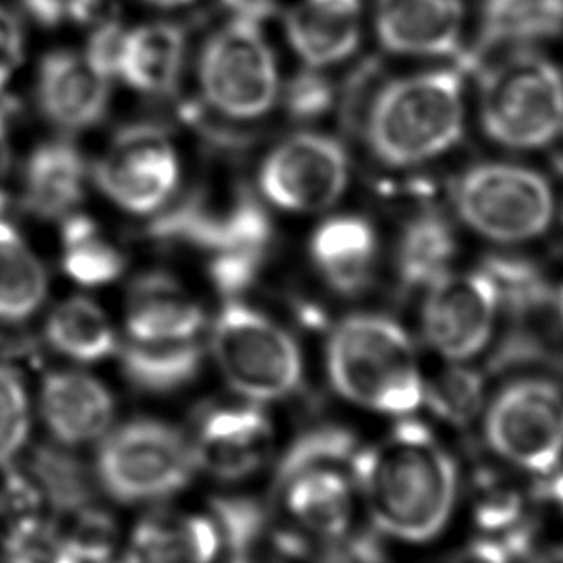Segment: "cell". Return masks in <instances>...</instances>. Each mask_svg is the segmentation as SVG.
I'll return each instance as SVG.
<instances>
[{
    "instance_id": "1",
    "label": "cell",
    "mask_w": 563,
    "mask_h": 563,
    "mask_svg": "<svg viewBox=\"0 0 563 563\" xmlns=\"http://www.w3.org/2000/svg\"><path fill=\"white\" fill-rule=\"evenodd\" d=\"M353 478L376 529L404 542L439 537L460 494L454 457L411 417L399 419L373 446L357 448Z\"/></svg>"
},
{
    "instance_id": "2",
    "label": "cell",
    "mask_w": 563,
    "mask_h": 563,
    "mask_svg": "<svg viewBox=\"0 0 563 563\" xmlns=\"http://www.w3.org/2000/svg\"><path fill=\"white\" fill-rule=\"evenodd\" d=\"M327 375L338 396L367 411L404 419L422 407L424 378L413 340L386 314L338 322L327 342Z\"/></svg>"
},
{
    "instance_id": "3",
    "label": "cell",
    "mask_w": 563,
    "mask_h": 563,
    "mask_svg": "<svg viewBox=\"0 0 563 563\" xmlns=\"http://www.w3.org/2000/svg\"><path fill=\"white\" fill-rule=\"evenodd\" d=\"M463 86L454 70L424 71L380 89L365 120V140L380 163L422 165L462 140Z\"/></svg>"
},
{
    "instance_id": "4",
    "label": "cell",
    "mask_w": 563,
    "mask_h": 563,
    "mask_svg": "<svg viewBox=\"0 0 563 563\" xmlns=\"http://www.w3.org/2000/svg\"><path fill=\"white\" fill-rule=\"evenodd\" d=\"M151 232L211 253L209 273L217 290L228 298L242 294L255 282L273 234L263 207L245 191H238L222 207L194 197L161 217Z\"/></svg>"
},
{
    "instance_id": "5",
    "label": "cell",
    "mask_w": 563,
    "mask_h": 563,
    "mask_svg": "<svg viewBox=\"0 0 563 563\" xmlns=\"http://www.w3.org/2000/svg\"><path fill=\"white\" fill-rule=\"evenodd\" d=\"M224 383L253 404L290 398L303 383L296 338L253 307L230 299L214 319L209 342Z\"/></svg>"
},
{
    "instance_id": "6",
    "label": "cell",
    "mask_w": 563,
    "mask_h": 563,
    "mask_svg": "<svg viewBox=\"0 0 563 563\" xmlns=\"http://www.w3.org/2000/svg\"><path fill=\"white\" fill-rule=\"evenodd\" d=\"M481 120L490 140L511 150H539L563 130V74L537 53H516L481 79Z\"/></svg>"
},
{
    "instance_id": "7",
    "label": "cell",
    "mask_w": 563,
    "mask_h": 563,
    "mask_svg": "<svg viewBox=\"0 0 563 563\" xmlns=\"http://www.w3.org/2000/svg\"><path fill=\"white\" fill-rule=\"evenodd\" d=\"M95 470L112 500L153 504L188 488L197 465L188 437L176 427L135 419L102 437Z\"/></svg>"
},
{
    "instance_id": "8",
    "label": "cell",
    "mask_w": 563,
    "mask_h": 563,
    "mask_svg": "<svg viewBox=\"0 0 563 563\" xmlns=\"http://www.w3.org/2000/svg\"><path fill=\"white\" fill-rule=\"evenodd\" d=\"M261 9L243 7L207 41L199 66L205 99L235 120L265 117L278 97V68L261 27Z\"/></svg>"
},
{
    "instance_id": "9",
    "label": "cell",
    "mask_w": 563,
    "mask_h": 563,
    "mask_svg": "<svg viewBox=\"0 0 563 563\" xmlns=\"http://www.w3.org/2000/svg\"><path fill=\"white\" fill-rule=\"evenodd\" d=\"M454 205L463 222L493 242H527L544 234L554 196L542 174L508 163H485L455 181Z\"/></svg>"
},
{
    "instance_id": "10",
    "label": "cell",
    "mask_w": 563,
    "mask_h": 563,
    "mask_svg": "<svg viewBox=\"0 0 563 563\" xmlns=\"http://www.w3.org/2000/svg\"><path fill=\"white\" fill-rule=\"evenodd\" d=\"M494 454L547 477L563 457V390L547 378H519L501 388L485 413Z\"/></svg>"
},
{
    "instance_id": "11",
    "label": "cell",
    "mask_w": 563,
    "mask_h": 563,
    "mask_svg": "<svg viewBox=\"0 0 563 563\" xmlns=\"http://www.w3.org/2000/svg\"><path fill=\"white\" fill-rule=\"evenodd\" d=\"M500 294L490 273L444 274L424 290L422 334L450 363H465L483 352L500 309Z\"/></svg>"
},
{
    "instance_id": "12",
    "label": "cell",
    "mask_w": 563,
    "mask_h": 563,
    "mask_svg": "<svg viewBox=\"0 0 563 563\" xmlns=\"http://www.w3.org/2000/svg\"><path fill=\"white\" fill-rule=\"evenodd\" d=\"M350 180L344 145L324 133L282 141L265 158L258 186L271 203L291 212H319L342 197Z\"/></svg>"
},
{
    "instance_id": "13",
    "label": "cell",
    "mask_w": 563,
    "mask_h": 563,
    "mask_svg": "<svg viewBox=\"0 0 563 563\" xmlns=\"http://www.w3.org/2000/svg\"><path fill=\"white\" fill-rule=\"evenodd\" d=\"M95 180L102 194L124 211H158L180 180L173 141L151 125L128 128L95 166Z\"/></svg>"
},
{
    "instance_id": "14",
    "label": "cell",
    "mask_w": 563,
    "mask_h": 563,
    "mask_svg": "<svg viewBox=\"0 0 563 563\" xmlns=\"http://www.w3.org/2000/svg\"><path fill=\"white\" fill-rule=\"evenodd\" d=\"M197 471L219 481H243L271 462L274 429L265 409L253 401L207 407L189 439Z\"/></svg>"
},
{
    "instance_id": "15",
    "label": "cell",
    "mask_w": 563,
    "mask_h": 563,
    "mask_svg": "<svg viewBox=\"0 0 563 563\" xmlns=\"http://www.w3.org/2000/svg\"><path fill=\"white\" fill-rule=\"evenodd\" d=\"M40 411L48 432L64 446L101 442L114 422L109 388L84 371H58L41 384Z\"/></svg>"
},
{
    "instance_id": "16",
    "label": "cell",
    "mask_w": 563,
    "mask_h": 563,
    "mask_svg": "<svg viewBox=\"0 0 563 563\" xmlns=\"http://www.w3.org/2000/svg\"><path fill=\"white\" fill-rule=\"evenodd\" d=\"M291 523L321 540H344L355 516L352 465H317L276 485Z\"/></svg>"
},
{
    "instance_id": "17",
    "label": "cell",
    "mask_w": 563,
    "mask_h": 563,
    "mask_svg": "<svg viewBox=\"0 0 563 563\" xmlns=\"http://www.w3.org/2000/svg\"><path fill=\"white\" fill-rule=\"evenodd\" d=\"M375 24L396 55H452L462 40V0H378Z\"/></svg>"
},
{
    "instance_id": "18",
    "label": "cell",
    "mask_w": 563,
    "mask_h": 563,
    "mask_svg": "<svg viewBox=\"0 0 563 563\" xmlns=\"http://www.w3.org/2000/svg\"><path fill=\"white\" fill-rule=\"evenodd\" d=\"M109 84L110 79L95 70L86 56L56 51L41 63L37 81L41 110L64 130H86L104 117Z\"/></svg>"
},
{
    "instance_id": "19",
    "label": "cell",
    "mask_w": 563,
    "mask_h": 563,
    "mask_svg": "<svg viewBox=\"0 0 563 563\" xmlns=\"http://www.w3.org/2000/svg\"><path fill=\"white\" fill-rule=\"evenodd\" d=\"M222 548L211 516L155 511L135 525L124 563H214Z\"/></svg>"
},
{
    "instance_id": "20",
    "label": "cell",
    "mask_w": 563,
    "mask_h": 563,
    "mask_svg": "<svg viewBox=\"0 0 563 563\" xmlns=\"http://www.w3.org/2000/svg\"><path fill=\"white\" fill-rule=\"evenodd\" d=\"M286 35L311 68L342 63L360 45L361 0H299L286 16Z\"/></svg>"
},
{
    "instance_id": "21",
    "label": "cell",
    "mask_w": 563,
    "mask_h": 563,
    "mask_svg": "<svg viewBox=\"0 0 563 563\" xmlns=\"http://www.w3.org/2000/svg\"><path fill=\"white\" fill-rule=\"evenodd\" d=\"M311 257L332 290L340 296H360L373 280L375 230L355 214L329 219L311 238Z\"/></svg>"
},
{
    "instance_id": "22",
    "label": "cell",
    "mask_w": 563,
    "mask_h": 563,
    "mask_svg": "<svg viewBox=\"0 0 563 563\" xmlns=\"http://www.w3.org/2000/svg\"><path fill=\"white\" fill-rule=\"evenodd\" d=\"M203 327V309L173 278L150 274L133 286L125 313V329L132 340H194Z\"/></svg>"
},
{
    "instance_id": "23",
    "label": "cell",
    "mask_w": 563,
    "mask_h": 563,
    "mask_svg": "<svg viewBox=\"0 0 563 563\" xmlns=\"http://www.w3.org/2000/svg\"><path fill=\"white\" fill-rule=\"evenodd\" d=\"M86 189V163L64 141L41 145L25 168L24 205L40 219L70 217Z\"/></svg>"
},
{
    "instance_id": "24",
    "label": "cell",
    "mask_w": 563,
    "mask_h": 563,
    "mask_svg": "<svg viewBox=\"0 0 563 563\" xmlns=\"http://www.w3.org/2000/svg\"><path fill=\"white\" fill-rule=\"evenodd\" d=\"M184 51L178 25H141L125 33L118 76L143 93H168L180 78Z\"/></svg>"
},
{
    "instance_id": "25",
    "label": "cell",
    "mask_w": 563,
    "mask_h": 563,
    "mask_svg": "<svg viewBox=\"0 0 563 563\" xmlns=\"http://www.w3.org/2000/svg\"><path fill=\"white\" fill-rule=\"evenodd\" d=\"M120 352L122 373L132 386L150 394H173L196 380L203 365L199 340L143 342L128 340Z\"/></svg>"
},
{
    "instance_id": "26",
    "label": "cell",
    "mask_w": 563,
    "mask_h": 563,
    "mask_svg": "<svg viewBox=\"0 0 563 563\" xmlns=\"http://www.w3.org/2000/svg\"><path fill=\"white\" fill-rule=\"evenodd\" d=\"M457 255L454 230L437 212H422L409 220L399 238L396 268L401 284L411 290H427L432 282L452 271Z\"/></svg>"
},
{
    "instance_id": "27",
    "label": "cell",
    "mask_w": 563,
    "mask_h": 563,
    "mask_svg": "<svg viewBox=\"0 0 563 563\" xmlns=\"http://www.w3.org/2000/svg\"><path fill=\"white\" fill-rule=\"evenodd\" d=\"M48 345L76 363H99L118 352L117 332L109 317L91 299L71 298L48 314Z\"/></svg>"
},
{
    "instance_id": "28",
    "label": "cell",
    "mask_w": 563,
    "mask_h": 563,
    "mask_svg": "<svg viewBox=\"0 0 563 563\" xmlns=\"http://www.w3.org/2000/svg\"><path fill=\"white\" fill-rule=\"evenodd\" d=\"M47 298V274L16 228L0 220V321L32 319Z\"/></svg>"
},
{
    "instance_id": "29",
    "label": "cell",
    "mask_w": 563,
    "mask_h": 563,
    "mask_svg": "<svg viewBox=\"0 0 563 563\" xmlns=\"http://www.w3.org/2000/svg\"><path fill=\"white\" fill-rule=\"evenodd\" d=\"M485 45H529L563 33V0H485Z\"/></svg>"
},
{
    "instance_id": "30",
    "label": "cell",
    "mask_w": 563,
    "mask_h": 563,
    "mask_svg": "<svg viewBox=\"0 0 563 563\" xmlns=\"http://www.w3.org/2000/svg\"><path fill=\"white\" fill-rule=\"evenodd\" d=\"M63 265L71 280L84 288H99L124 273L122 253L102 238L93 220L66 217L63 230Z\"/></svg>"
},
{
    "instance_id": "31",
    "label": "cell",
    "mask_w": 563,
    "mask_h": 563,
    "mask_svg": "<svg viewBox=\"0 0 563 563\" xmlns=\"http://www.w3.org/2000/svg\"><path fill=\"white\" fill-rule=\"evenodd\" d=\"M473 514L486 537L504 540L516 558L529 550L531 532L525 527V500L514 486L490 475L481 477L475 486Z\"/></svg>"
},
{
    "instance_id": "32",
    "label": "cell",
    "mask_w": 563,
    "mask_h": 563,
    "mask_svg": "<svg viewBox=\"0 0 563 563\" xmlns=\"http://www.w3.org/2000/svg\"><path fill=\"white\" fill-rule=\"evenodd\" d=\"M485 401V376L477 368L452 363L434 376L431 383L424 380L422 406L429 407L440 421L454 427H467L483 409Z\"/></svg>"
},
{
    "instance_id": "33",
    "label": "cell",
    "mask_w": 563,
    "mask_h": 563,
    "mask_svg": "<svg viewBox=\"0 0 563 563\" xmlns=\"http://www.w3.org/2000/svg\"><path fill=\"white\" fill-rule=\"evenodd\" d=\"M7 563H76L70 532L47 517L20 516L4 539Z\"/></svg>"
},
{
    "instance_id": "34",
    "label": "cell",
    "mask_w": 563,
    "mask_h": 563,
    "mask_svg": "<svg viewBox=\"0 0 563 563\" xmlns=\"http://www.w3.org/2000/svg\"><path fill=\"white\" fill-rule=\"evenodd\" d=\"M357 442L350 432L338 427H321L301 434L294 440L286 454L282 455L276 470L274 483L280 485L282 481L291 477L298 471L317 465H352Z\"/></svg>"
},
{
    "instance_id": "35",
    "label": "cell",
    "mask_w": 563,
    "mask_h": 563,
    "mask_svg": "<svg viewBox=\"0 0 563 563\" xmlns=\"http://www.w3.org/2000/svg\"><path fill=\"white\" fill-rule=\"evenodd\" d=\"M32 429V409L22 378L0 363V465L14 462Z\"/></svg>"
},
{
    "instance_id": "36",
    "label": "cell",
    "mask_w": 563,
    "mask_h": 563,
    "mask_svg": "<svg viewBox=\"0 0 563 563\" xmlns=\"http://www.w3.org/2000/svg\"><path fill=\"white\" fill-rule=\"evenodd\" d=\"M211 517L219 529L222 544L230 548L234 558L251 555V548L265 531V516L255 501L224 498L214 504Z\"/></svg>"
},
{
    "instance_id": "37",
    "label": "cell",
    "mask_w": 563,
    "mask_h": 563,
    "mask_svg": "<svg viewBox=\"0 0 563 563\" xmlns=\"http://www.w3.org/2000/svg\"><path fill=\"white\" fill-rule=\"evenodd\" d=\"M332 104V87L329 81L313 71H303L291 81L286 91V107L298 120H313L321 117Z\"/></svg>"
},
{
    "instance_id": "38",
    "label": "cell",
    "mask_w": 563,
    "mask_h": 563,
    "mask_svg": "<svg viewBox=\"0 0 563 563\" xmlns=\"http://www.w3.org/2000/svg\"><path fill=\"white\" fill-rule=\"evenodd\" d=\"M125 30L117 22H107L95 30L87 45L86 60L107 79L117 78L124 48Z\"/></svg>"
},
{
    "instance_id": "39",
    "label": "cell",
    "mask_w": 563,
    "mask_h": 563,
    "mask_svg": "<svg viewBox=\"0 0 563 563\" xmlns=\"http://www.w3.org/2000/svg\"><path fill=\"white\" fill-rule=\"evenodd\" d=\"M37 22L43 25H56L64 20L87 22L91 20L101 0H22Z\"/></svg>"
},
{
    "instance_id": "40",
    "label": "cell",
    "mask_w": 563,
    "mask_h": 563,
    "mask_svg": "<svg viewBox=\"0 0 563 563\" xmlns=\"http://www.w3.org/2000/svg\"><path fill=\"white\" fill-rule=\"evenodd\" d=\"M24 58V33L16 18L0 7V89L9 84Z\"/></svg>"
},
{
    "instance_id": "41",
    "label": "cell",
    "mask_w": 563,
    "mask_h": 563,
    "mask_svg": "<svg viewBox=\"0 0 563 563\" xmlns=\"http://www.w3.org/2000/svg\"><path fill=\"white\" fill-rule=\"evenodd\" d=\"M514 560L516 555L511 554L504 540L483 537L460 548L446 563H511Z\"/></svg>"
},
{
    "instance_id": "42",
    "label": "cell",
    "mask_w": 563,
    "mask_h": 563,
    "mask_svg": "<svg viewBox=\"0 0 563 563\" xmlns=\"http://www.w3.org/2000/svg\"><path fill=\"white\" fill-rule=\"evenodd\" d=\"M10 174V141L7 124L0 117V211L7 205V180Z\"/></svg>"
},
{
    "instance_id": "43",
    "label": "cell",
    "mask_w": 563,
    "mask_h": 563,
    "mask_svg": "<svg viewBox=\"0 0 563 563\" xmlns=\"http://www.w3.org/2000/svg\"><path fill=\"white\" fill-rule=\"evenodd\" d=\"M540 494H542L544 500L552 501L555 508L560 509L563 514V470L548 475Z\"/></svg>"
},
{
    "instance_id": "44",
    "label": "cell",
    "mask_w": 563,
    "mask_h": 563,
    "mask_svg": "<svg viewBox=\"0 0 563 563\" xmlns=\"http://www.w3.org/2000/svg\"><path fill=\"white\" fill-rule=\"evenodd\" d=\"M532 563H563V544L542 552Z\"/></svg>"
},
{
    "instance_id": "45",
    "label": "cell",
    "mask_w": 563,
    "mask_h": 563,
    "mask_svg": "<svg viewBox=\"0 0 563 563\" xmlns=\"http://www.w3.org/2000/svg\"><path fill=\"white\" fill-rule=\"evenodd\" d=\"M143 2L158 7V9H180V7L191 4L194 0H143Z\"/></svg>"
},
{
    "instance_id": "46",
    "label": "cell",
    "mask_w": 563,
    "mask_h": 563,
    "mask_svg": "<svg viewBox=\"0 0 563 563\" xmlns=\"http://www.w3.org/2000/svg\"><path fill=\"white\" fill-rule=\"evenodd\" d=\"M332 563H371L367 562V560H363L361 555L355 554V552H352L350 548H345L344 554H342V558H336L334 562Z\"/></svg>"
},
{
    "instance_id": "47",
    "label": "cell",
    "mask_w": 563,
    "mask_h": 563,
    "mask_svg": "<svg viewBox=\"0 0 563 563\" xmlns=\"http://www.w3.org/2000/svg\"><path fill=\"white\" fill-rule=\"evenodd\" d=\"M230 563H273L266 562V560H257V558H253V555H240V558H232V562Z\"/></svg>"
},
{
    "instance_id": "48",
    "label": "cell",
    "mask_w": 563,
    "mask_h": 563,
    "mask_svg": "<svg viewBox=\"0 0 563 563\" xmlns=\"http://www.w3.org/2000/svg\"><path fill=\"white\" fill-rule=\"evenodd\" d=\"M558 311H560V317H562L563 321V288L560 290V294H558Z\"/></svg>"
},
{
    "instance_id": "49",
    "label": "cell",
    "mask_w": 563,
    "mask_h": 563,
    "mask_svg": "<svg viewBox=\"0 0 563 563\" xmlns=\"http://www.w3.org/2000/svg\"><path fill=\"white\" fill-rule=\"evenodd\" d=\"M558 165L562 166V168H563V150H562V153H560V155H558Z\"/></svg>"
}]
</instances>
